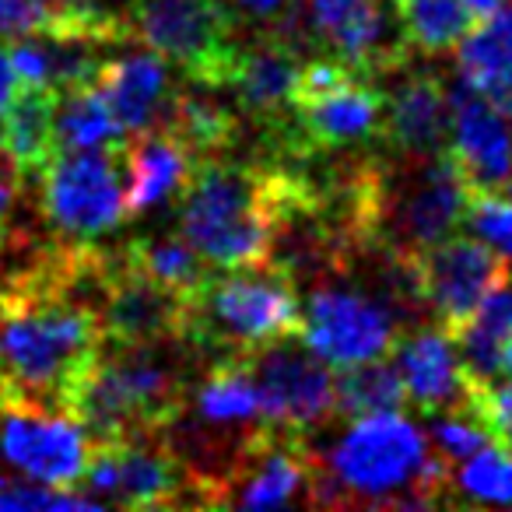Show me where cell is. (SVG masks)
<instances>
[{
  "instance_id": "cell-11",
  "label": "cell",
  "mask_w": 512,
  "mask_h": 512,
  "mask_svg": "<svg viewBox=\"0 0 512 512\" xmlns=\"http://www.w3.org/2000/svg\"><path fill=\"white\" fill-rule=\"evenodd\" d=\"M246 365L260 393L264 421L278 432L306 439L337 414L334 376L327 362L295 344V337L253 351L246 355Z\"/></svg>"
},
{
  "instance_id": "cell-36",
  "label": "cell",
  "mask_w": 512,
  "mask_h": 512,
  "mask_svg": "<svg viewBox=\"0 0 512 512\" xmlns=\"http://www.w3.org/2000/svg\"><path fill=\"white\" fill-rule=\"evenodd\" d=\"M18 92V74H15V64H11V53L8 46H0V116L8 109L11 95Z\"/></svg>"
},
{
  "instance_id": "cell-7",
  "label": "cell",
  "mask_w": 512,
  "mask_h": 512,
  "mask_svg": "<svg viewBox=\"0 0 512 512\" xmlns=\"http://www.w3.org/2000/svg\"><path fill=\"white\" fill-rule=\"evenodd\" d=\"M397 264H404L418 306L435 316L449 341L467 323V316L512 278L509 260L477 235H446L442 242Z\"/></svg>"
},
{
  "instance_id": "cell-16",
  "label": "cell",
  "mask_w": 512,
  "mask_h": 512,
  "mask_svg": "<svg viewBox=\"0 0 512 512\" xmlns=\"http://www.w3.org/2000/svg\"><path fill=\"white\" fill-rule=\"evenodd\" d=\"M379 144L393 158H428L446 151L449 92L439 74L414 71L386 92Z\"/></svg>"
},
{
  "instance_id": "cell-1",
  "label": "cell",
  "mask_w": 512,
  "mask_h": 512,
  "mask_svg": "<svg viewBox=\"0 0 512 512\" xmlns=\"http://www.w3.org/2000/svg\"><path fill=\"white\" fill-rule=\"evenodd\" d=\"M179 204V235L218 271L264 267L278 239L316 214V183L299 165L200 158Z\"/></svg>"
},
{
  "instance_id": "cell-26",
  "label": "cell",
  "mask_w": 512,
  "mask_h": 512,
  "mask_svg": "<svg viewBox=\"0 0 512 512\" xmlns=\"http://www.w3.org/2000/svg\"><path fill=\"white\" fill-rule=\"evenodd\" d=\"M393 18L404 43L425 57L456 50L460 39L477 25L467 0H393Z\"/></svg>"
},
{
  "instance_id": "cell-30",
  "label": "cell",
  "mask_w": 512,
  "mask_h": 512,
  "mask_svg": "<svg viewBox=\"0 0 512 512\" xmlns=\"http://www.w3.org/2000/svg\"><path fill=\"white\" fill-rule=\"evenodd\" d=\"M428 435H432L439 456H446L449 463L467 460V456H474L477 449L491 446L488 432H484V425L477 421V414L470 411V404L456 407V411H439L432 421V428H428Z\"/></svg>"
},
{
  "instance_id": "cell-31",
  "label": "cell",
  "mask_w": 512,
  "mask_h": 512,
  "mask_svg": "<svg viewBox=\"0 0 512 512\" xmlns=\"http://www.w3.org/2000/svg\"><path fill=\"white\" fill-rule=\"evenodd\" d=\"M0 509H102L99 498L85 495L74 488H50V484L36 481H8L0 477Z\"/></svg>"
},
{
  "instance_id": "cell-19",
  "label": "cell",
  "mask_w": 512,
  "mask_h": 512,
  "mask_svg": "<svg viewBox=\"0 0 512 512\" xmlns=\"http://www.w3.org/2000/svg\"><path fill=\"white\" fill-rule=\"evenodd\" d=\"M92 85L109 102L123 134L162 127L172 85H169V64L158 53L141 50L116 60H102Z\"/></svg>"
},
{
  "instance_id": "cell-24",
  "label": "cell",
  "mask_w": 512,
  "mask_h": 512,
  "mask_svg": "<svg viewBox=\"0 0 512 512\" xmlns=\"http://www.w3.org/2000/svg\"><path fill=\"white\" fill-rule=\"evenodd\" d=\"M123 137L127 134L92 81L57 92V102H53V148L57 151L113 148Z\"/></svg>"
},
{
  "instance_id": "cell-15",
  "label": "cell",
  "mask_w": 512,
  "mask_h": 512,
  "mask_svg": "<svg viewBox=\"0 0 512 512\" xmlns=\"http://www.w3.org/2000/svg\"><path fill=\"white\" fill-rule=\"evenodd\" d=\"M179 309L176 295L162 292L155 281L113 253V271L99 299L102 344H179Z\"/></svg>"
},
{
  "instance_id": "cell-18",
  "label": "cell",
  "mask_w": 512,
  "mask_h": 512,
  "mask_svg": "<svg viewBox=\"0 0 512 512\" xmlns=\"http://www.w3.org/2000/svg\"><path fill=\"white\" fill-rule=\"evenodd\" d=\"M397 351H400L397 372L411 407H418L421 414H439L470 404V393H474L477 379H470L463 372L453 341L442 330L404 334Z\"/></svg>"
},
{
  "instance_id": "cell-3",
  "label": "cell",
  "mask_w": 512,
  "mask_h": 512,
  "mask_svg": "<svg viewBox=\"0 0 512 512\" xmlns=\"http://www.w3.org/2000/svg\"><path fill=\"white\" fill-rule=\"evenodd\" d=\"M165 344H102L74 390L67 414L92 442L162 435L186 404L190 379Z\"/></svg>"
},
{
  "instance_id": "cell-37",
  "label": "cell",
  "mask_w": 512,
  "mask_h": 512,
  "mask_svg": "<svg viewBox=\"0 0 512 512\" xmlns=\"http://www.w3.org/2000/svg\"><path fill=\"white\" fill-rule=\"evenodd\" d=\"M498 372H505V376H512V348L505 351V358H502V369Z\"/></svg>"
},
{
  "instance_id": "cell-32",
  "label": "cell",
  "mask_w": 512,
  "mask_h": 512,
  "mask_svg": "<svg viewBox=\"0 0 512 512\" xmlns=\"http://www.w3.org/2000/svg\"><path fill=\"white\" fill-rule=\"evenodd\" d=\"M470 411L488 432L491 446H502L512 453V376L509 383H474Z\"/></svg>"
},
{
  "instance_id": "cell-8",
  "label": "cell",
  "mask_w": 512,
  "mask_h": 512,
  "mask_svg": "<svg viewBox=\"0 0 512 512\" xmlns=\"http://www.w3.org/2000/svg\"><path fill=\"white\" fill-rule=\"evenodd\" d=\"M78 488L102 505L123 509H176L193 505V481L165 435H134L92 442V460Z\"/></svg>"
},
{
  "instance_id": "cell-10",
  "label": "cell",
  "mask_w": 512,
  "mask_h": 512,
  "mask_svg": "<svg viewBox=\"0 0 512 512\" xmlns=\"http://www.w3.org/2000/svg\"><path fill=\"white\" fill-rule=\"evenodd\" d=\"M383 102L386 92H379L376 81L365 78V74H348L334 88L295 95L292 116L274 141L285 155L299 158V162L341 148L379 144Z\"/></svg>"
},
{
  "instance_id": "cell-23",
  "label": "cell",
  "mask_w": 512,
  "mask_h": 512,
  "mask_svg": "<svg viewBox=\"0 0 512 512\" xmlns=\"http://www.w3.org/2000/svg\"><path fill=\"white\" fill-rule=\"evenodd\" d=\"M134 271H141L148 281H155L162 292L176 295L186 302L211 271L204 267L200 253L183 239V235H137L120 249Z\"/></svg>"
},
{
  "instance_id": "cell-34",
  "label": "cell",
  "mask_w": 512,
  "mask_h": 512,
  "mask_svg": "<svg viewBox=\"0 0 512 512\" xmlns=\"http://www.w3.org/2000/svg\"><path fill=\"white\" fill-rule=\"evenodd\" d=\"M22 193H25V176L18 172V165L4 155V148H0V232L15 221Z\"/></svg>"
},
{
  "instance_id": "cell-5",
  "label": "cell",
  "mask_w": 512,
  "mask_h": 512,
  "mask_svg": "<svg viewBox=\"0 0 512 512\" xmlns=\"http://www.w3.org/2000/svg\"><path fill=\"white\" fill-rule=\"evenodd\" d=\"M130 39L148 46L186 81L221 92L239 50V18L225 0H134Z\"/></svg>"
},
{
  "instance_id": "cell-25",
  "label": "cell",
  "mask_w": 512,
  "mask_h": 512,
  "mask_svg": "<svg viewBox=\"0 0 512 512\" xmlns=\"http://www.w3.org/2000/svg\"><path fill=\"white\" fill-rule=\"evenodd\" d=\"M460 78L481 92L512 88V4H502L474 25L456 46Z\"/></svg>"
},
{
  "instance_id": "cell-29",
  "label": "cell",
  "mask_w": 512,
  "mask_h": 512,
  "mask_svg": "<svg viewBox=\"0 0 512 512\" xmlns=\"http://www.w3.org/2000/svg\"><path fill=\"white\" fill-rule=\"evenodd\" d=\"M460 225H467L470 235L488 242V246L495 249L498 256H505L512 267V193L467 190Z\"/></svg>"
},
{
  "instance_id": "cell-4",
  "label": "cell",
  "mask_w": 512,
  "mask_h": 512,
  "mask_svg": "<svg viewBox=\"0 0 512 512\" xmlns=\"http://www.w3.org/2000/svg\"><path fill=\"white\" fill-rule=\"evenodd\" d=\"M302 302L285 260L207 274L179 309V344L204 355H253L274 341H299Z\"/></svg>"
},
{
  "instance_id": "cell-17",
  "label": "cell",
  "mask_w": 512,
  "mask_h": 512,
  "mask_svg": "<svg viewBox=\"0 0 512 512\" xmlns=\"http://www.w3.org/2000/svg\"><path fill=\"white\" fill-rule=\"evenodd\" d=\"M123 162V218H137L162 204H176L190 179L193 165L200 162L172 130L151 127L127 134L120 141Z\"/></svg>"
},
{
  "instance_id": "cell-28",
  "label": "cell",
  "mask_w": 512,
  "mask_h": 512,
  "mask_svg": "<svg viewBox=\"0 0 512 512\" xmlns=\"http://www.w3.org/2000/svg\"><path fill=\"white\" fill-rule=\"evenodd\" d=\"M453 488H460L474 502L488 505H512V453L502 446L477 449L467 456L460 474L453 477Z\"/></svg>"
},
{
  "instance_id": "cell-20",
  "label": "cell",
  "mask_w": 512,
  "mask_h": 512,
  "mask_svg": "<svg viewBox=\"0 0 512 512\" xmlns=\"http://www.w3.org/2000/svg\"><path fill=\"white\" fill-rule=\"evenodd\" d=\"M53 102H57L53 88L18 85L0 116V148L25 179H36L57 151L53 148Z\"/></svg>"
},
{
  "instance_id": "cell-33",
  "label": "cell",
  "mask_w": 512,
  "mask_h": 512,
  "mask_svg": "<svg viewBox=\"0 0 512 512\" xmlns=\"http://www.w3.org/2000/svg\"><path fill=\"white\" fill-rule=\"evenodd\" d=\"M60 32V0H0V39Z\"/></svg>"
},
{
  "instance_id": "cell-22",
  "label": "cell",
  "mask_w": 512,
  "mask_h": 512,
  "mask_svg": "<svg viewBox=\"0 0 512 512\" xmlns=\"http://www.w3.org/2000/svg\"><path fill=\"white\" fill-rule=\"evenodd\" d=\"M453 341L463 372L477 383H488L502 369L505 351L512 348V281L498 285L467 316V323L456 330Z\"/></svg>"
},
{
  "instance_id": "cell-21",
  "label": "cell",
  "mask_w": 512,
  "mask_h": 512,
  "mask_svg": "<svg viewBox=\"0 0 512 512\" xmlns=\"http://www.w3.org/2000/svg\"><path fill=\"white\" fill-rule=\"evenodd\" d=\"M162 127L172 130L197 158L225 155L239 137V116L218 102V92L204 85L172 88Z\"/></svg>"
},
{
  "instance_id": "cell-13",
  "label": "cell",
  "mask_w": 512,
  "mask_h": 512,
  "mask_svg": "<svg viewBox=\"0 0 512 512\" xmlns=\"http://www.w3.org/2000/svg\"><path fill=\"white\" fill-rule=\"evenodd\" d=\"M446 155L467 190L512 193V123L463 78H456L449 92Z\"/></svg>"
},
{
  "instance_id": "cell-12",
  "label": "cell",
  "mask_w": 512,
  "mask_h": 512,
  "mask_svg": "<svg viewBox=\"0 0 512 512\" xmlns=\"http://www.w3.org/2000/svg\"><path fill=\"white\" fill-rule=\"evenodd\" d=\"M0 460L36 484L78 491L92 460V439L78 418L36 407H0Z\"/></svg>"
},
{
  "instance_id": "cell-6",
  "label": "cell",
  "mask_w": 512,
  "mask_h": 512,
  "mask_svg": "<svg viewBox=\"0 0 512 512\" xmlns=\"http://www.w3.org/2000/svg\"><path fill=\"white\" fill-rule=\"evenodd\" d=\"M39 211L60 242L92 246L123 218L120 144L92 151H53L39 169Z\"/></svg>"
},
{
  "instance_id": "cell-9",
  "label": "cell",
  "mask_w": 512,
  "mask_h": 512,
  "mask_svg": "<svg viewBox=\"0 0 512 512\" xmlns=\"http://www.w3.org/2000/svg\"><path fill=\"white\" fill-rule=\"evenodd\" d=\"M400 337V316L362 288L320 285L302 309L299 341L330 369L393 358Z\"/></svg>"
},
{
  "instance_id": "cell-27",
  "label": "cell",
  "mask_w": 512,
  "mask_h": 512,
  "mask_svg": "<svg viewBox=\"0 0 512 512\" xmlns=\"http://www.w3.org/2000/svg\"><path fill=\"white\" fill-rule=\"evenodd\" d=\"M337 414L344 418H365V414H383L407 407V393L400 383V372L390 358H372V362L344 365L334 379Z\"/></svg>"
},
{
  "instance_id": "cell-2",
  "label": "cell",
  "mask_w": 512,
  "mask_h": 512,
  "mask_svg": "<svg viewBox=\"0 0 512 512\" xmlns=\"http://www.w3.org/2000/svg\"><path fill=\"white\" fill-rule=\"evenodd\" d=\"M453 488L449 460L432 453L428 435L400 411L365 414L334 442V449L316 456L309 505L351 509H432L446 502Z\"/></svg>"
},
{
  "instance_id": "cell-14",
  "label": "cell",
  "mask_w": 512,
  "mask_h": 512,
  "mask_svg": "<svg viewBox=\"0 0 512 512\" xmlns=\"http://www.w3.org/2000/svg\"><path fill=\"white\" fill-rule=\"evenodd\" d=\"M299 71L302 46L274 29L267 36H253L249 43H239L225 88L232 92L235 106L246 120L260 123L278 137L292 116V92Z\"/></svg>"
},
{
  "instance_id": "cell-35",
  "label": "cell",
  "mask_w": 512,
  "mask_h": 512,
  "mask_svg": "<svg viewBox=\"0 0 512 512\" xmlns=\"http://www.w3.org/2000/svg\"><path fill=\"white\" fill-rule=\"evenodd\" d=\"M225 4L232 8V15L253 18V22H274L292 8V0H225Z\"/></svg>"
}]
</instances>
